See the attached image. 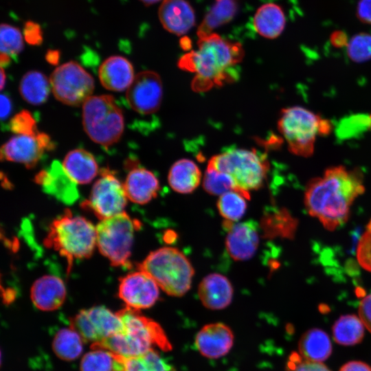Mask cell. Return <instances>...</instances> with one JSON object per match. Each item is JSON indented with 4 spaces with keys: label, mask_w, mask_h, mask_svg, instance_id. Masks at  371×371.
<instances>
[{
    "label": "cell",
    "mask_w": 371,
    "mask_h": 371,
    "mask_svg": "<svg viewBox=\"0 0 371 371\" xmlns=\"http://www.w3.org/2000/svg\"><path fill=\"white\" fill-rule=\"evenodd\" d=\"M363 191V176L358 169L330 167L322 177L308 181L304 204L311 216L332 231L347 221L352 203Z\"/></svg>",
    "instance_id": "6da1fadb"
},
{
    "label": "cell",
    "mask_w": 371,
    "mask_h": 371,
    "mask_svg": "<svg viewBox=\"0 0 371 371\" xmlns=\"http://www.w3.org/2000/svg\"><path fill=\"white\" fill-rule=\"evenodd\" d=\"M357 16L361 22L371 25V0H359Z\"/></svg>",
    "instance_id": "7bdbcfd3"
},
{
    "label": "cell",
    "mask_w": 371,
    "mask_h": 371,
    "mask_svg": "<svg viewBox=\"0 0 371 371\" xmlns=\"http://www.w3.org/2000/svg\"><path fill=\"white\" fill-rule=\"evenodd\" d=\"M289 371H331L322 362L292 359L288 364Z\"/></svg>",
    "instance_id": "ab89813d"
},
{
    "label": "cell",
    "mask_w": 371,
    "mask_h": 371,
    "mask_svg": "<svg viewBox=\"0 0 371 371\" xmlns=\"http://www.w3.org/2000/svg\"><path fill=\"white\" fill-rule=\"evenodd\" d=\"M278 128L290 152L308 157L313 154L317 135H328L330 123L310 110L296 106L281 110Z\"/></svg>",
    "instance_id": "52a82bcc"
},
{
    "label": "cell",
    "mask_w": 371,
    "mask_h": 371,
    "mask_svg": "<svg viewBox=\"0 0 371 371\" xmlns=\"http://www.w3.org/2000/svg\"><path fill=\"white\" fill-rule=\"evenodd\" d=\"M159 18L165 30L177 36L186 34L196 22L194 9L186 0H163Z\"/></svg>",
    "instance_id": "d6986e66"
},
{
    "label": "cell",
    "mask_w": 371,
    "mask_h": 371,
    "mask_svg": "<svg viewBox=\"0 0 371 371\" xmlns=\"http://www.w3.org/2000/svg\"><path fill=\"white\" fill-rule=\"evenodd\" d=\"M70 327L76 330L85 341H101L124 330L119 316L103 306L84 309L71 319Z\"/></svg>",
    "instance_id": "7c38bea8"
},
{
    "label": "cell",
    "mask_w": 371,
    "mask_h": 371,
    "mask_svg": "<svg viewBox=\"0 0 371 371\" xmlns=\"http://www.w3.org/2000/svg\"><path fill=\"white\" fill-rule=\"evenodd\" d=\"M198 295L206 308L211 310H221L231 303L233 287L225 276L219 273H210L200 282Z\"/></svg>",
    "instance_id": "603a6c76"
},
{
    "label": "cell",
    "mask_w": 371,
    "mask_h": 371,
    "mask_svg": "<svg viewBox=\"0 0 371 371\" xmlns=\"http://www.w3.org/2000/svg\"><path fill=\"white\" fill-rule=\"evenodd\" d=\"M23 34L27 43L31 45H40L43 43V32L40 25L32 21L25 23Z\"/></svg>",
    "instance_id": "60d3db41"
},
{
    "label": "cell",
    "mask_w": 371,
    "mask_h": 371,
    "mask_svg": "<svg viewBox=\"0 0 371 371\" xmlns=\"http://www.w3.org/2000/svg\"><path fill=\"white\" fill-rule=\"evenodd\" d=\"M298 350L304 359L322 362L331 355L332 344L325 331L314 328L302 335L299 341Z\"/></svg>",
    "instance_id": "4316f807"
},
{
    "label": "cell",
    "mask_w": 371,
    "mask_h": 371,
    "mask_svg": "<svg viewBox=\"0 0 371 371\" xmlns=\"http://www.w3.org/2000/svg\"><path fill=\"white\" fill-rule=\"evenodd\" d=\"M130 169L124 183L126 196L137 204H146L154 199L160 189L155 175L145 168L134 165Z\"/></svg>",
    "instance_id": "44dd1931"
},
{
    "label": "cell",
    "mask_w": 371,
    "mask_h": 371,
    "mask_svg": "<svg viewBox=\"0 0 371 371\" xmlns=\"http://www.w3.org/2000/svg\"><path fill=\"white\" fill-rule=\"evenodd\" d=\"M60 52L56 49H49L45 54L46 60L52 65H57L59 63Z\"/></svg>",
    "instance_id": "7dc6e473"
},
{
    "label": "cell",
    "mask_w": 371,
    "mask_h": 371,
    "mask_svg": "<svg viewBox=\"0 0 371 371\" xmlns=\"http://www.w3.org/2000/svg\"><path fill=\"white\" fill-rule=\"evenodd\" d=\"M82 124L89 138L104 147L117 142L124 129L122 110L110 95L91 96L84 102Z\"/></svg>",
    "instance_id": "ba28073f"
},
{
    "label": "cell",
    "mask_w": 371,
    "mask_h": 371,
    "mask_svg": "<svg viewBox=\"0 0 371 371\" xmlns=\"http://www.w3.org/2000/svg\"><path fill=\"white\" fill-rule=\"evenodd\" d=\"M83 339L71 327L60 328L56 333L52 348L56 355L65 361L77 359L83 350Z\"/></svg>",
    "instance_id": "1f68e13d"
},
{
    "label": "cell",
    "mask_w": 371,
    "mask_h": 371,
    "mask_svg": "<svg viewBox=\"0 0 371 371\" xmlns=\"http://www.w3.org/2000/svg\"><path fill=\"white\" fill-rule=\"evenodd\" d=\"M139 225L138 221L124 212L102 220L97 225L96 245L112 266L128 265L135 231Z\"/></svg>",
    "instance_id": "9c48e42d"
},
{
    "label": "cell",
    "mask_w": 371,
    "mask_h": 371,
    "mask_svg": "<svg viewBox=\"0 0 371 371\" xmlns=\"http://www.w3.org/2000/svg\"><path fill=\"white\" fill-rule=\"evenodd\" d=\"M124 325V330L101 341L93 343L92 349H102L125 358L140 356L152 346L171 350L164 331L158 323L141 314L139 310L128 306L116 313Z\"/></svg>",
    "instance_id": "3957f363"
},
{
    "label": "cell",
    "mask_w": 371,
    "mask_h": 371,
    "mask_svg": "<svg viewBox=\"0 0 371 371\" xmlns=\"http://www.w3.org/2000/svg\"><path fill=\"white\" fill-rule=\"evenodd\" d=\"M49 82L54 97L69 106L83 104L94 89L93 77L73 60L56 68L50 76Z\"/></svg>",
    "instance_id": "30bf717a"
},
{
    "label": "cell",
    "mask_w": 371,
    "mask_h": 371,
    "mask_svg": "<svg viewBox=\"0 0 371 371\" xmlns=\"http://www.w3.org/2000/svg\"><path fill=\"white\" fill-rule=\"evenodd\" d=\"M234 338L229 327L218 322L204 326L198 332L195 344L202 355L218 359L228 353L233 346Z\"/></svg>",
    "instance_id": "ac0fdd59"
},
{
    "label": "cell",
    "mask_w": 371,
    "mask_h": 371,
    "mask_svg": "<svg viewBox=\"0 0 371 371\" xmlns=\"http://www.w3.org/2000/svg\"><path fill=\"white\" fill-rule=\"evenodd\" d=\"M339 371H371V367L360 361H351L345 363Z\"/></svg>",
    "instance_id": "f6af8a7d"
},
{
    "label": "cell",
    "mask_w": 371,
    "mask_h": 371,
    "mask_svg": "<svg viewBox=\"0 0 371 371\" xmlns=\"http://www.w3.org/2000/svg\"><path fill=\"white\" fill-rule=\"evenodd\" d=\"M237 0H216L198 27L197 36L209 34L229 22L238 10Z\"/></svg>",
    "instance_id": "f546056e"
},
{
    "label": "cell",
    "mask_w": 371,
    "mask_h": 371,
    "mask_svg": "<svg viewBox=\"0 0 371 371\" xmlns=\"http://www.w3.org/2000/svg\"><path fill=\"white\" fill-rule=\"evenodd\" d=\"M359 315L365 327L371 333V293L361 301Z\"/></svg>",
    "instance_id": "b9f144b4"
},
{
    "label": "cell",
    "mask_w": 371,
    "mask_h": 371,
    "mask_svg": "<svg viewBox=\"0 0 371 371\" xmlns=\"http://www.w3.org/2000/svg\"><path fill=\"white\" fill-rule=\"evenodd\" d=\"M1 53L16 58L23 49V36L20 30L7 23H2L0 30Z\"/></svg>",
    "instance_id": "e575fe53"
},
{
    "label": "cell",
    "mask_w": 371,
    "mask_h": 371,
    "mask_svg": "<svg viewBox=\"0 0 371 371\" xmlns=\"http://www.w3.org/2000/svg\"><path fill=\"white\" fill-rule=\"evenodd\" d=\"M44 245L66 259L69 273L74 259L90 257L96 246V229L84 217L74 216L69 210L54 219L44 238Z\"/></svg>",
    "instance_id": "277c9868"
},
{
    "label": "cell",
    "mask_w": 371,
    "mask_h": 371,
    "mask_svg": "<svg viewBox=\"0 0 371 371\" xmlns=\"http://www.w3.org/2000/svg\"><path fill=\"white\" fill-rule=\"evenodd\" d=\"M11 62V57L5 54V53H1L0 55V63H1V67H7L10 64Z\"/></svg>",
    "instance_id": "c3c4849f"
},
{
    "label": "cell",
    "mask_w": 371,
    "mask_h": 371,
    "mask_svg": "<svg viewBox=\"0 0 371 371\" xmlns=\"http://www.w3.org/2000/svg\"><path fill=\"white\" fill-rule=\"evenodd\" d=\"M0 76H1L0 87H1V90H3L5 84V78H6L3 67H1Z\"/></svg>",
    "instance_id": "681fc988"
},
{
    "label": "cell",
    "mask_w": 371,
    "mask_h": 371,
    "mask_svg": "<svg viewBox=\"0 0 371 371\" xmlns=\"http://www.w3.org/2000/svg\"><path fill=\"white\" fill-rule=\"evenodd\" d=\"M364 329L365 326L359 317L355 315H343L333 326V339L341 345H355L362 341Z\"/></svg>",
    "instance_id": "4dcf8cb0"
},
{
    "label": "cell",
    "mask_w": 371,
    "mask_h": 371,
    "mask_svg": "<svg viewBox=\"0 0 371 371\" xmlns=\"http://www.w3.org/2000/svg\"><path fill=\"white\" fill-rule=\"evenodd\" d=\"M330 41L335 47L340 48L346 47L349 41L345 32L335 30L330 34Z\"/></svg>",
    "instance_id": "ee69618b"
},
{
    "label": "cell",
    "mask_w": 371,
    "mask_h": 371,
    "mask_svg": "<svg viewBox=\"0 0 371 371\" xmlns=\"http://www.w3.org/2000/svg\"><path fill=\"white\" fill-rule=\"evenodd\" d=\"M203 187L207 193L212 195L221 196L229 191H238L242 193L229 175L209 167H207L204 174Z\"/></svg>",
    "instance_id": "836d02e7"
},
{
    "label": "cell",
    "mask_w": 371,
    "mask_h": 371,
    "mask_svg": "<svg viewBox=\"0 0 371 371\" xmlns=\"http://www.w3.org/2000/svg\"><path fill=\"white\" fill-rule=\"evenodd\" d=\"M98 76L102 86L113 91L127 90L134 78V69L131 63L121 56H112L100 66Z\"/></svg>",
    "instance_id": "ffe728a7"
},
{
    "label": "cell",
    "mask_w": 371,
    "mask_h": 371,
    "mask_svg": "<svg viewBox=\"0 0 371 371\" xmlns=\"http://www.w3.org/2000/svg\"><path fill=\"white\" fill-rule=\"evenodd\" d=\"M1 104V119L6 120L12 111V102L10 98L6 94L1 93L0 97Z\"/></svg>",
    "instance_id": "bcb514c9"
},
{
    "label": "cell",
    "mask_w": 371,
    "mask_h": 371,
    "mask_svg": "<svg viewBox=\"0 0 371 371\" xmlns=\"http://www.w3.org/2000/svg\"><path fill=\"white\" fill-rule=\"evenodd\" d=\"M137 269L148 274L165 293L175 297L187 293L194 273L186 256L172 247H164L150 252L138 265Z\"/></svg>",
    "instance_id": "5b68a950"
},
{
    "label": "cell",
    "mask_w": 371,
    "mask_h": 371,
    "mask_svg": "<svg viewBox=\"0 0 371 371\" xmlns=\"http://www.w3.org/2000/svg\"><path fill=\"white\" fill-rule=\"evenodd\" d=\"M113 355L102 349L86 353L80 362V371H113Z\"/></svg>",
    "instance_id": "d590c367"
},
{
    "label": "cell",
    "mask_w": 371,
    "mask_h": 371,
    "mask_svg": "<svg viewBox=\"0 0 371 371\" xmlns=\"http://www.w3.org/2000/svg\"><path fill=\"white\" fill-rule=\"evenodd\" d=\"M113 371H175L160 357L159 352L151 348L144 354L125 358L113 354Z\"/></svg>",
    "instance_id": "83f0119b"
},
{
    "label": "cell",
    "mask_w": 371,
    "mask_h": 371,
    "mask_svg": "<svg viewBox=\"0 0 371 371\" xmlns=\"http://www.w3.org/2000/svg\"><path fill=\"white\" fill-rule=\"evenodd\" d=\"M34 181L45 192L65 204H71L78 198L77 183L58 161H54L47 170H41L35 176Z\"/></svg>",
    "instance_id": "e0dca14e"
},
{
    "label": "cell",
    "mask_w": 371,
    "mask_h": 371,
    "mask_svg": "<svg viewBox=\"0 0 371 371\" xmlns=\"http://www.w3.org/2000/svg\"><path fill=\"white\" fill-rule=\"evenodd\" d=\"M227 230L225 246L229 256L235 260L250 259L256 253L259 244L257 226L252 221L234 223L225 221Z\"/></svg>",
    "instance_id": "2e32d148"
},
{
    "label": "cell",
    "mask_w": 371,
    "mask_h": 371,
    "mask_svg": "<svg viewBox=\"0 0 371 371\" xmlns=\"http://www.w3.org/2000/svg\"><path fill=\"white\" fill-rule=\"evenodd\" d=\"M126 97L128 105L135 112L144 115L156 113L163 97L160 76L150 70L140 71L127 89Z\"/></svg>",
    "instance_id": "5bb4252c"
},
{
    "label": "cell",
    "mask_w": 371,
    "mask_h": 371,
    "mask_svg": "<svg viewBox=\"0 0 371 371\" xmlns=\"http://www.w3.org/2000/svg\"><path fill=\"white\" fill-rule=\"evenodd\" d=\"M10 129L16 135H35L38 131L32 113L23 110L12 117L9 124Z\"/></svg>",
    "instance_id": "74e56055"
},
{
    "label": "cell",
    "mask_w": 371,
    "mask_h": 371,
    "mask_svg": "<svg viewBox=\"0 0 371 371\" xmlns=\"http://www.w3.org/2000/svg\"><path fill=\"white\" fill-rule=\"evenodd\" d=\"M201 172L199 166L189 159H181L171 166L168 180L171 188L181 194L192 192L199 185Z\"/></svg>",
    "instance_id": "484cf974"
},
{
    "label": "cell",
    "mask_w": 371,
    "mask_h": 371,
    "mask_svg": "<svg viewBox=\"0 0 371 371\" xmlns=\"http://www.w3.org/2000/svg\"><path fill=\"white\" fill-rule=\"evenodd\" d=\"M347 54L355 63L371 59V34L361 32L352 36L347 45Z\"/></svg>",
    "instance_id": "8d00e7d4"
},
{
    "label": "cell",
    "mask_w": 371,
    "mask_h": 371,
    "mask_svg": "<svg viewBox=\"0 0 371 371\" xmlns=\"http://www.w3.org/2000/svg\"><path fill=\"white\" fill-rule=\"evenodd\" d=\"M159 286L146 273L138 270L120 280L118 296L126 306L140 310L153 306L158 300Z\"/></svg>",
    "instance_id": "9a60e30c"
},
{
    "label": "cell",
    "mask_w": 371,
    "mask_h": 371,
    "mask_svg": "<svg viewBox=\"0 0 371 371\" xmlns=\"http://www.w3.org/2000/svg\"><path fill=\"white\" fill-rule=\"evenodd\" d=\"M242 45L222 38L216 33L198 36L197 48L184 54L179 61L181 69L195 73V91H206L235 81L237 65L244 56Z\"/></svg>",
    "instance_id": "7a4b0ae2"
},
{
    "label": "cell",
    "mask_w": 371,
    "mask_h": 371,
    "mask_svg": "<svg viewBox=\"0 0 371 371\" xmlns=\"http://www.w3.org/2000/svg\"><path fill=\"white\" fill-rule=\"evenodd\" d=\"M62 165L69 176L78 184L90 183L98 173V166L94 157L83 148L70 150Z\"/></svg>",
    "instance_id": "cb8c5ba5"
},
{
    "label": "cell",
    "mask_w": 371,
    "mask_h": 371,
    "mask_svg": "<svg viewBox=\"0 0 371 371\" xmlns=\"http://www.w3.org/2000/svg\"><path fill=\"white\" fill-rule=\"evenodd\" d=\"M51 89L50 82L41 72L30 71L21 78L19 92L23 99L33 105H40L47 100Z\"/></svg>",
    "instance_id": "f1b7e54d"
},
{
    "label": "cell",
    "mask_w": 371,
    "mask_h": 371,
    "mask_svg": "<svg viewBox=\"0 0 371 371\" xmlns=\"http://www.w3.org/2000/svg\"><path fill=\"white\" fill-rule=\"evenodd\" d=\"M127 199L124 184L110 170L103 168L82 206L102 221L123 212Z\"/></svg>",
    "instance_id": "8fae6325"
},
{
    "label": "cell",
    "mask_w": 371,
    "mask_h": 371,
    "mask_svg": "<svg viewBox=\"0 0 371 371\" xmlns=\"http://www.w3.org/2000/svg\"><path fill=\"white\" fill-rule=\"evenodd\" d=\"M31 300L39 310L51 311L58 309L66 298V288L58 277L46 275L37 279L31 288Z\"/></svg>",
    "instance_id": "7402d4cb"
},
{
    "label": "cell",
    "mask_w": 371,
    "mask_h": 371,
    "mask_svg": "<svg viewBox=\"0 0 371 371\" xmlns=\"http://www.w3.org/2000/svg\"><path fill=\"white\" fill-rule=\"evenodd\" d=\"M146 5H150L152 4L156 3L161 0H139Z\"/></svg>",
    "instance_id": "f907efd6"
},
{
    "label": "cell",
    "mask_w": 371,
    "mask_h": 371,
    "mask_svg": "<svg viewBox=\"0 0 371 371\" xmlns=\"http://www.w3.org/2000/svg\"><path fill=\"white\" fill-rule=\"evenodd\" d=\"M286 17L282 8L278 4L267 3L256 10L254 19V30L267 38H276L283 32Z\"/></svg>",
    "instance_id": "d4e9b609"
},
{
    "label": "cell",
    "mask_w": 371,
    "mask_h": 371,
    "mask_svg": "<svg viewBox=\"0 0 371 371\" xmlns=\"http://www.w3.org/2000/svg\"><path fill=\"white\" fill-rule=\"evenodd\" d=\"M54 148L49 136L44 133L38 132L35 135H16L1 146V159L21 163L31 168L37 164L45 151Z\"/></svg>",
    "instance_id": "4fadbf2b"
},
{
    "label": "cell",
    "mask_w": 371,
    "mask_h": 371,
    "mask_svg": "<svg viewBox=\"0 0 371 371\" xmlns=\"http://www.w3.org/2000/svg\"><path fill=\"white\" fill-rule=\"evenodd\" d=\"M207 167L229 175L237 188L249 199V192L263 185L269 164L265 155L254 148H235L211 157Z\"/></svg>",
    "instance_id": "8992f818"
},
{
    "label": "cell",
    "mask_w": 371,
    "mask_h": 371,
    "mask_svg": "<svg viewBox=\"0 0 371 371\" xmlns=\"http://www.w3.org/2000/svg\"><path fill=\"white\" fill-rule=\"evenodd\" d=\"M246 197L238 191H229L221 195L217 208L225 221L235 222L245 214L247 209Z\"/></svg>",
    "instance_id": "d6a6232c"
},
{
    "label": "cell",
    "mask_w": 371,
    "mask_h": 371,
    "mask_svg": "<svg viewBox=\"0 0 371 371\" xmlns=\"http://www.w3.org/2000/svg\"><path fill=\"white\" fill-rule=\"evenodd\" d=\"M357 258L363 267L371 271V235L368 232L363 235L359 242Z\"/></svg>",
    "instance_id": "f35d334b"
}]
</instances>
